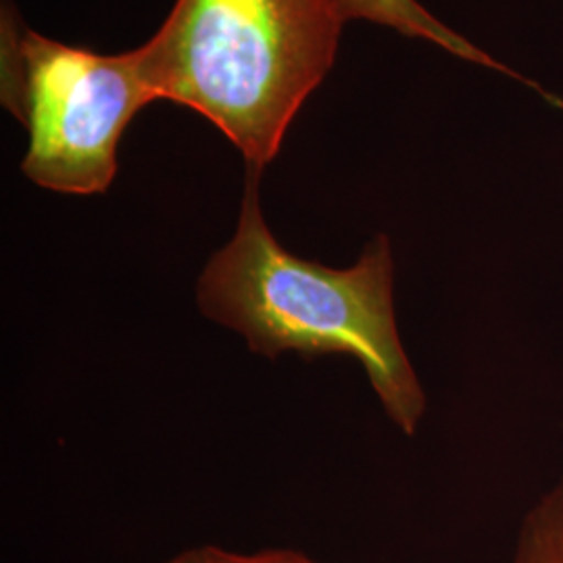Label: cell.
Masks as SVG:
<instances>
[{
	"instance_id": "cell-1",
	"label": "cell",
	"mask_w": 563,
	"mask_h": 563,
	"mask_svg": "<svg viewBox=\"0 0 563 563\" xmlns=\"http://www.w3.org/2000/svg\"><path fill=\"white\" fill-rule=\"evenodd\" d=\"M262 172L246 167L232 241L207 263L197 301L202 313L242 334L265 357L351 355L362 363L386 416L413 437L426 395L402 346L395 313V260L380 234L346 269L305 262L269 232L260 201Z\"/></svg>"
},
{
	"instance_id": "cell-2",
	"label": "cell",
	"mask_w": 563,
	"mask_h": 563,
	"mask_svg": "<svg viewBox=\"0 0 563 563\" xmlns=\"http://www.w3.org/2000/svg\"><path fill=\"white\" fill-rule=\"evenodd\" d=\"M346 21L341 0H176L136 53L155 101L201 113L263 172L332 69Z\"/></svg>"
},
{
	"instance_id": "cell-3",
	"label": "cell",
	"mask_w": 563,
	"mask_h": 563,
	"mask_svg": "<svg viewBox=\"0 0 563 563\" xmlns=\"http://www.w3.org/2000/svg\"><path fill=\"white\" fill-rule=\"evenodd\" d=\"M2 104L23 123L21 172L60 195H102L118 174V146L155 101L136 48L101 55L51 41L2 15Z\"/></svg>"
},
{
	"instance_id": "cell-4",
	"label": "cell",
	"mask_w": 563,
	"mask_h": 563,
	"mask_svg": "<svg viewBox=\"0 0 563 563\" xmlns=\"http://www.w3.org/2000/svg\"><path fill=\"white\" fill-rule=\"evenodd\" d=\"M341 2L349 20L380 23L397 30L402 36L432 42L460 59L472 60L484 67H495L507 76H516L511 69L490 59L478 46L465 41L453 30H449L441 21L434 20L418 0H341Z\"/></svg>"
},
{
	"instance_id": "cell-5",
	"label": "cell",
	"mask_w": 563,
	"mask_h": 563,
	"mask_svg": "<svg viewBox=\"0 0 563 563\" xmlns=\"http://www.w3.org/2000/svg\"><path fill=\"white\" fill-rule=\"evenodd\" d=\"M511 563H563V476L526 514Z\"/></svg>"
},
{
	"instance_id": "cell-6",
	"label": "cell",
	"mask_w": 563,
	"mask_h": 563,
	"mask_svg": "<svg viewBox=\"0 0 563 563\" xmlns=\"http://www.w3.org/2000/svg\"><path fill=\"white\" fill-rule=\"evenodd\" d=\"M167 563H318L299 551L269 549L260 553H234L213 544L181 551Z\"/></svg>"
}]
</instances>
